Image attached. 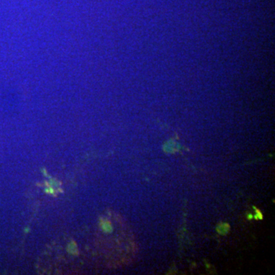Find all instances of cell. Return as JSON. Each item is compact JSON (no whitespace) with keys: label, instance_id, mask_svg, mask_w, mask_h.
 <instances>
[{"label":"cell","instance_id":"6da1fadb","mask_svg":"<svg viewBox=\"0 0 275 275\" xmlns=\"http://www.w3.org/2000/svg\"><path fill=\"white\" fill-rule=\"evenodd\" d=\"M100 227L102 229V231L105 233L109 234L112 232V225L109 220H101Z\"/></svg>","mask_w":275,"mask_h":275},{"label":"cell","instance_id":"7a4b0ae2","mask_svg":"<svg viewBox=\"0 0 275 275\" xmlns=\"http://www.w3.org/2000/svg\"><path fill=\"white\" fill-rule=\"evenodd\" d=\"M230 230V225L228 223H219L216 227V231L219 234L225 235Z\"/></svg>","mask_w":275,"mask_h":275},{"label":"cell","instance_id":"3957f363","mask_svg":"<svg viewBox=\"0 0 275 275\" xmlns=\"http://www.w3.org/2000/svg\"><path fill=\"white\" fill-rule=\"evenodd\" d=\"M176 146V143L174 142V141H169L167 145V147L164 146V151H166L167 153H174L175 152L177 148H175Z\"/></svg>","mask_w":275,"mask_h":275},{"label":"cell","instance_id":"277c9868","mask_svg":"<svg viewBox=\"0 0 275 275\" xmlns=\"http://www.w3.org/2000/svg\"><path fill=\"white\" fill-rule=\"evenodd\" d=\"M254 209L256 210L255 211V216H253V219H263V214L261 213V212L259 210V209H258L257 208H255V207H254Z\"/></svg>","mask_w":275,"mask_h":275},{"label":"cell","instance_id":"5b68a950","mask_svg":"<svg viewBox=\"0 0 275 275\" xmlns=\"http://www.w3.org/2000/svg\"><path fill=\"white\" fill-rule=\"evenodd\" d=\"M252 219H253V215H252V214H248V219L251 220Z\"/></svg>","mask_w":275,"mask_h":275}]
</instances>
